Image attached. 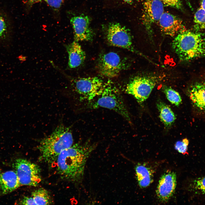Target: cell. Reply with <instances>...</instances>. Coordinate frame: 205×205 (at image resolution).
<instances>
[{
	"instance_id": "obj_1",
	"label": "cell",
	"mask_w": 205,
	"mask_h": 205,
	"mask_svg": "<svg viewBox=\"0 0 205 205\" xmlns=\"http://www.w3.org/2000/svg\"><path fill=\"white\" fill-rule=\"evenodd\" d=\"M97 146L96 144L87 141L73 144L63 151L56 161L58 174L68 181L79 182L83 177L87 161Z\"/></svg>"
},
{
	"instance_id": "obj_2",
	"label": "cell",
	"mask_w": 205,
	"mask_h": 205,
	"mask_svg": "<svg viewBox=\"0 0 205 205\" xmlns=\"http://www.w3.org/2000/svg\"><path fill=\"white\" fill-rule=\"evenodd\" d=\"M73 142L70 128L58 125L50 135L40 141L38 146L40 160L48 164L56 162L59 154L72 146Z\"/></svg>"
},
{
	"instance_id": "obj_3",
	"label": "cell",
	"mask_w": 205,
	"mask_h": 205,
	"mask_svg": "<svg viewBox=\"0 0 205 205\" xmlns=\"http://www.w3.org/2000/svg\"><path fill=\"white\" fill-rule=\"evenodd\" d=\"M172 46L182 61L205 56V35L201 33L185 29L175 36Z\"/></svg>"
},
{
	"instance_id": "obj_4",
	"label": "cell",
	"mask_w": 205,
	"mask_h": 205,
	"mask_svg": "<svg viewBox=\"0 0 205 205\" xmlns=\"http://www.w3.org/2000/svg\"><path fill=\"white\" fill-rule=\"evenodd\" d=\"M87 107L91 109L104 108L120 114L128 122H131L129 114L118 89L110 81L104 83L101 94L88 102Z\"/></svg>"
},
{
	"instance_id": "obj_5",
	"label": "cell",
	"mask_w": 205,
	"mask_h": 205,
	"mask_svg": "<svg viewBox=\"0 0 205 205\" xmlns=\"http://www.w3.org/2000/svg\"><path fill=\"white\" fill-rule=\"evenodd\" d=\"M162 79L159 76H140L135 77L127 84L126 93L133 96L139 103L149 97L156 85Z\"/></svg>"
},
{
	"instance_id": "obj_6",
	"label": "cell",
	"mask_w": 205,
	"mask_h": 205,
	"mask_svg": "<svg viewBox=\"0 0 205 205\" xmlns=\"http://www.w3.org/2000/svg\"><path fill=\"white\" fill-rule=\"evenodd\" d=\"M71 82V85L80 100L87 102L101 94L104 83L102 79L97 77L76 78Z\"/></svg>"
},
{
	"instance_id": "obj_7",
	"label": "cell",
	"mask_w": 205,
	"mask_h": 205,
	"mask_svg": "<svg viewBox=\"0 0 205 205\" xmlns=\"http://www.w3.org/2000/svg\"><path fill=\"white\" fill-rule=\"evenodd\" d=\"M20 186H36L41 180V170L36 164L25 159L19 158L13 164Z\"/></svg>"
},
{
	"instance_id": "obj_8",
	"label": "cell",
	"mask_w": 205,
	"mask_h": 205,
	"mask_svg": "<svg viewBox=\"0 0 205 205\" xmlns=\"http://www.w3.org/2000/svg\"><path fill=\"white\" fill-rule=\"evenodd\" d=\"M106 34L107 40L111 45L127 49L148 59L134 48L131 34L125 27L118 23H110L108 26Z\"/></svg>"
},
{
	"instance_id": "obj_9",
	"label": "cell",
	"mask_w": 205,
	"mask_h": 205,
	"mask_svg": "<svg viewBox=\"0 0 205 205\" xmlns=\"http://www.w3.org/2000/svg\"><path fill=\"white\" fill-rule=\"evenodd\" d=\"M128 64L116 53L111 52L101 55L99 58L98 67L100 74L106 77L112 78L118 75L127 68Z\"/></svg>"
},
{
	"instance_id": "obj_10",
	"label": "cell",
	"mask_w": 205,
	"mask_h": 205,
	"mask_svg": "<svg viewBox=\"0 0 205 205\" xmlns=\"http://www.w3.org/2000/svg\"><path fill=\"white\" fill-rule=\"evenodd\" d=\"M186 93L194 118L205 122V82L192 84L187 88Z\"/></svg>"
},
{
	"instance_id": "obj_11",
	"label": "cell",
	"mask_w": 205,
	"mask_h": 205,
	"mask_svg": "<svg viewBox=\"0 0 205 205\" xmlns=\"http://www.w3.org/2000/svg\"><path fill=\"white\" fill-rule=\"evenodd\" d=\"M164 6L160 0H144L141 20L151 39L153 36V26L158 22L164 12Z\"/></svg>"
},
{
	"instance_id": "obj_12",
	"label": "cell",
	"mask_w": 205,
	"mask_h": 205,
	"mask_svg": "<svg viewBox=\"0 0 205 205\" xmlns=\"http://www.w3.org/2000/svg\"><path fill=\"white\" fill-rule=\"evenodd\" d=\"M90 21L89 17L82 15L71 17L70 22L73 30L75 41H90L93 39L94 33L90 26Z\"/></svg>"
},
{
	"instance_id": "obj_13",
	"label": "cell",
	"mask_w": 205,
	"mask_h": 205,
	"mask_svg": "<svg viewBox=\"0 0 205 205\" xmlns=\"http://www.w3.org/2000/svg\"><path fill=\"white\" fill-rule=\"evenodd\" d=\"M176 173L170 171L164 174L160 178L156 193L161 202L167 201L173 195L176 185Z\"/></svg>"
},
{
	"instance_id": "obj_14",
	"label": "cell",
	"mask_w": 205,
	"mask_h": 205,
	"mask_svg": "<svg viewBox=\"0 0 205 205\" xmlns=\"http://www.w3.org/2000/svg\"><path fill=\"white\" fill-rule=\"evenodd\" d=\"M158 22L161 31L165 35L169 36H175L185 29L181 19L167 12H163Z\"/></svg>"
},
{
	"instance_id": "obj_15",
	"label": "cell",
	"mask_w": 205,
	"mask_h": 205,
	"mask_svg": "<svg viewBox=\"0 0 205 205\" xmlns=\"http://www.w3.org/2000/svg\"><path fill=\"white\" fill-rule=\"evenodd\" d=\"M13 27L9 15L0 7V46L7 45L11 41Z\"/></svg>"
},
{
	"instance_id": "obj_16",
	"label": "cell",
	"mask_w": 205,
	"mask_h": 205,
	"mask_svg": "<svg viewBox=\"0 0 205 205\" xmlns=\"http://www.w3.org/2000/svg\"><path fill=\"white\" fill-rule=\"evenodd\" d=\"M65 47L68 55V66L73 69L81 65L86 58V54L78 42L65 45Z\"/></svg>"
},
{
	"instance_id": "obj_17",
	"label": "cell",
	"mask_w": 205,
	"mask_h": 205,
	"mask_svg": "<svg viewBox=\"0 0 205 205\" xmlns=\"http://www.w3.org/2000/svg\"><path fill=\"white\" fill-rule=\"evenodd\" d=\"M20 186L15 171H8L0 174V197L12 192Z\"/></svg>"
},
{
	"instance_id": "obj_18",
	"label": "cell",
	"mask_w": 205,
	"mask_h": 205,
	"mask_svg": "<svg viewBox=\"0 0 205 205\" xmlns=\"http://www.w3.org/2000/svg\"><path fill=\"white\" fill-rule=\"evenodd\" d=\"M156 106L161 121L167 128L171 127L176 119V116L170 107L161 100H159Z\"/></svg>"
},
{
	"instance_id": "obj_19",
	"label": "cell",
	"mask_w": 205,
	"mask_h": 205,
	"mask_svg": "<svg viewBox=\"0 0 205 205\" xmlns=\"http://www.w3.org/2000/svg\"><path fill=\"white\" fill-rule=\"evenodd\" d=\"M137 180L140 187L145 188L152 181L153 173L148 167L144 165L138 164L136 167Z\"/></svg>"
},
{
	"instance_id": "obj_20",
	"label": "cell",
	"mask_w": 205,
	"mask_h": 205,
	"mask_svg": "<svg viewBox=\"0 0 205 205\" xmlns=\"http://www.w3.org/2000/svg\"><path fill=\"white\" fill-rule=\"evenodd\" d=\"M31 196L36 205H49L52 203L50 194L44 188H39L34 191L32 192Z\"/></svg>"
},
{
	"instance_id": "obj_21",
	"label": "cell",
	"mask_w": 205,
	"mask_h": 205,
	"mask_svg": "<svg viewBox=\"0 0 205 205\" xmlns=\"http://www.w3.org/2000/svg\"><path fill=\"white\" fill-rule=\"evenodd\" d=\"M205 29V9L200 7L194 15V29L198 32Z\"/></svg>"
},
{
	"instance_id": "obj_22",
	"label": "cell",
	"mask_w": 205,
	"mask_h": 205,
	"mask_svg": "<svg viewBox=\"0 0 205 205\" xmlns=\"http://www.w3.org/2000/svg\"><path fill=\"white\" fill-rule=\"evenodd\" d=\"M162 90L168 100L172 104L178 106L182 103V98L178 92L167 86H163Z\"/></svg>"
},
{
	"instance_id": "obj_23",
	"label": "cell",
	"mask_w": 205,
	"mask_h": 205,
	"mask_svg": "<svg viewBox=\"0 0 205 205\" xmlns=\"http://www.w3.org/2000/svg\"><path fill=\"white\" fill-rule=\"evenodd\" d=\"M189 186L190 190L195 193L205 195V176L194 179Z\"/></svg>"
},
{
	"instance_id": "obj_24",
	"label": "cell",
	"mask_w": 205,
	"mask_h": 205,
	"mask_svg": "<svg viewBox=\"0 0 205 205\" xmlns=\"http://www.w3.org/2000/svg\"><path fill=\"white\" fill-rule=\"evenodd\" d=\"M188 144V140L185 138L182 141L177 142L175 145V148L179 152L185 155L188 154L187 151Z\"/></svg>"
},
{
	"instance_id": "obj_25",
	"label": "cell",
	"mask_w": 205,
	"mask_h": 205,
	"mask_svg": "<svg viewBox=\"0 0 205 205\" xmlns=\"http://www.w3.org/2000/svg\"><path fill=\"white\" fill-rule=\"evenodd\" d=\"M164 5L181 11L184 10L183 7L180 0H160Z\"/></svg>"
},
{
	"instance_id": "obj_26",
	"label": "cell",
	"mask_w": 205,
	"mask_h": 205,
	"mask_svg": "<svg viewBox=\"0 0 205 205\" xmlns=\"http://www.w3.org/2000/svg\"><path fill=\"white\" fill-rule=\"evenodd\" d=\"M54 11L59 12L63 5L64 0H43Z\"/></svg>"
},
{
	"instance_id": "obj_27",
	"label": "cell",
	"mask_w": 205,
	"mask_h": 205,
	"mask_svg": "<svg viewBox=\"0 0 205 205\" xmlns=\"http://www.w3.org/2000/svg\"><path fill=\"white\" fill-rule=\"evenodd\" d=\"M19 204L22 205H36L33 198L32 197H24L20 201Z\"/></svg>"
},
{
	"instance_id": "obj_28",
	"label": "cell",
	"mask_w": 205,
	"mask_h": 205,
	"mask_svg": "<svg viewBox=\"0 0 205 205\" xmlns=\"http://www.w3.org/2000/svg\"><path fill=\"white\" fill-rule=\"evenodd\" d=\"M23 4L27 7L30 8L34 5L38 3L42 0H20Z\"/></svg>"
},
{
	"instance_id": "obj_29",
	"label": "cell",
	"mask_w": 205,
	"mask_h": 205,
	"mask_svg": "<svg viewBox=\"0 0 205 205\" xmlns=\"http://www.w3.org/2000/svg\"><path fill=\"white\" fill-rule=\"evenodd\" d=\"M123 2L128 4H132L138 0H121Z\"/></svg>"
},
{
	"instance_id": "obj_30",
	"label": "cell",
	"mask_w": 205,
	"mask_h": 205,
	"mask_svg": "<svg viewBox=\"0 0 205 205\" xmlns=\"http://www.w3.org/2000/svg\"><path fill=\"white\" fill-rule=\"evenodd\" d=\"M200 7L205 9V0H200Z\"/></svg>"
},
{
	"instance_id": "obj_31",
	"label": "cell",
	"mask_w": 205,
	"mask_h": 205,
	"mask_svg": "<svg viewBox=\"0 0 205 205\" xmlns=\"http://www.w3.org/2000/svg\"><path fill=\"white\" fill-rule=\"evenodd\" d=\"M185 1L187 3V4L188 5V6L190 7V8H192V7L191 6V5L190 3V2H189L188 0H185Z\"/></svg>"
}]
</instances>
